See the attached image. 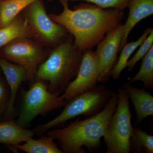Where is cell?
<instances>
[{
    "instance_id": "6da1fadb",
    "label": "cell",
    "mask_w": 153,
    "mask_h": 153,
    "mask_svg": "<svg viewBox=\"0 0 153 153\" xmlns=\"http://www.w3.org/2000/svg\"><path fill=\"white\" fill-rule=\"evenodd\" d=\"M63 12L50 17L63 26L74 38L77 49L84 52L93 47L110 31L121 24L123 10L114 8L102 9L91 4L82 3L74 10L69 9L68 0H60Z\"/></svg>"
},
{
    "instance_id": "7a4b0ae2",
    "label": "cell",
    "mask_w": 153,
    "mask_h": 153,
    "mask_svg": "<svg viewBox=\"0 0 153 153\" xmlns=\"http://www.w3.org/2000/svg\"><path fill=\"white\" fill-rule=\"evenodd\" d=\"M117 100V93L113 92L98 113L84 120H76L64 128L49 130L47 135L58 141L63 153H85L83 146L90 151L97 150L116 108Z\"/></svg>"
},
{
    "instance_id": "3957f363",
    "label": "cell",
    "mask_w": 153,
    "mask_h": 153,
    "mask_svg": "<svg viewBox=\"0 0 153 153\" xmlns=\"http://www.w3.org/2000/svg\"><path fill=\"white\" fill-rule=\"evenodd\" d=\"M83 53L74 45V38L63 39L38 66L35 79L49 82L51 92L61 93L76 76Z\"/></svg>"
},
{
    "instance_id": "277c9868",
    "label": "cell",
    "mask_w": 153,
    "mask_h": 153,
    "mask_svg": "<svg viewBox=\"0 0 153 153\" xmlns=\"http://www.w3.org/2000/svg\"><path fill=\"white\" fill-rule=\"evenodd\" d=\"M113 92L104 85H101L78 94L66 102L64 109L60 114L48 122L36 127L33 131L35 134L41 135L78 116H92L104 107Z\"/></svg>"
},
{
    "instance_id": "5b68a950",
    "label": "cell",
    "mask_w": 153,
    "mask_h": 153,
    "mask_svg": "<svg viewBox=\"0 0 153 153\" xmlns=\"http://www.w3.org/2000/svg\"><path fill=\"white\" fill-rule=\"evenodd\" d=\"M116 108L109 121L103 137L107 153H128L133 127L129 97L125 89H119Z\"/></svg>"
},
{
    "instance_id": "8992f818",
    "label": "cell",
    "mask_w": 153,
    "mask_h": 153,
    "mask_svg": "<svg viewBox=\"0 0 153 153\" xmlns=\"http://www.w3.org/2000/svg\"><path fill=\"white\" fill-rule=\"evenodd\" d=\"M61 93L59 91L51 92L44 81L36 80L23 94L17 124L27 128L38 116L63 106L66 100Z\"/></svg>"
},
{
    "instance_id": "52a82bcc",
    "label": "cell",
    "mask_w": 153,
    "mask_h": 153,
    "mask_svg": "<svg viewBox=\"0 0 153 153\" xmlns=\"http://www.w3.org/2000/svg\"><path fill=\"white\" fill-rule=\"evenodd\" d=\"M27 38L16 39L3 47L0 49V57L26 68L27 80L32 81L45 55L39 46Z\"/></svg>"
},
{
    "instance_id": "ba28073f",
    "label": "cell",
    "mask_w": 153,
    "mask_h": 153,
    "mask_svg": "<svg viewBox=\"0 0 153 153\" xmlns=\"http://www.w3.org/2000/svg\"><path fill=\"white\" fill-rule=\"evenodd\" d=\"M26 9V19L33 35L47 44L57 46L65 38L68 31L48 16L41 0L35 1Z\"/></svg>"
},
{
    "instance_id": "9c48e42d",
    "label": "cell",
    "mask_w": 153,
    "mask_h": 153,
    "mask_svg": "<svg viewBox=\"0 0 153 153\" xmlns=\"http://www.w3.org/2000/svg\"><path fill=\"white\" fill-rule=\"evenodd\" d=\"M123 30V25L121 24L108 32L97 45L95 52L98 63V82L104 83L109 80L117 62Z\"/></svg>"
},
{
    "instance_id": "30bf717a",
    "label": "cell",
    "mask_w": 153,
    "mask_h": 153,
    "mask_svg": "<svg viewBox=\"0 0 153 153\" xmlns=\"http://www.w3.org/2000/svg\"><path fill=\"white\" fill-rule=\"evenodd\" d=\"M98 79V63L95 51L88 50L83 53L76 77L69 82L62 94L66 102L76 95L95 87Z\"/></svg>"
},
{
    "instance_id": "8fae6325",
    "label": "cell",
    "mask_w": 153,
    "mask_h": 153,
    "mask_svg": "<svg viewBox=\"0 0 153 153\" xmlns=\"http://www.w3.org/2000/svg\"><path fill=\"white\" fill-rule=\"evenodd\" d=\"M0 68L4 75L10 91L8 107L3 120L14 119L17 115L15 108L17 93L22 82L27 80V71L23 66L1 57Z\"/></svg>"
},
{
    "instance_id": "7c38bea8",
    "label": "cell",
    "mask_w": 153,
    "mask_h": 153,
    "mask_svg": "<svg viewBox=\"0 0 153 153\" xmlns=\"http://www.w3.org/2000/svg\"><path fill=\"white\" fill-rule=\"evenodd\" d=\"M128 16L123 25V35L121 41L120 52L127 43L128 38L132 30L143 19L153 14V0H129Z\"/></svg>"
},
{
    "instance_id": "4fadbf2b",
    "label": "cell",
    "mask_w": 153,
    "mask_h": 153,
    "mask_svg": "<svg viewBox=\"0 0 153 153\" xmlns=\"http://www.w3.org/2000/svg\"><path fill=\"white\" fill-rule=\"evenodd\" d=\"M33 130L22 127L14 119L0 121V143L13 147L33 138Z\"/></svg>"
},
{
    "instance_id": "5bb4252c",
    "label": "cell",
    "mask_w": 153,
    "mask_h": 153,
    "mask_svg": "<svg viewBox=\"0 0 153 153\" xmlns=\"http://www.w3.org/2000/svg\"><path fill=\"white\" fill-rule=\"evenodd\" d=\"M123 88L133 104L138 123L142 122L148 117L153 116V97L150 93L128 83Z\"/></svg>"
},
{
    "instance_id": "9a60e30c",
    "label": "cell",
    "mask_w": 153,
    "mask_h": 153,
    "mask_svg": "<svg viewBox=\"0 0 153 153\" xmlns=\"http://www.w3.org/2000/svg\"><path fill=\"white\" fill-rule=\"evenodd\" d=\"M33 35L27 19L17 17L7 26L0 28V49L14 40Z\"/></svg>"
},
{
    "instance_id": "2e32d148",
    "label": "cell",
    "mask_w": 153,
    "mask_h": 153,
    "mask_svg": "<svg viewBox=\"0 0 153 153\" xmlns=\"http://www.w3.org/2000/svg\"><path fill=\"white\" fill-rule=\"evenodd\" d=\"M24 143L17 145L13 147L27 153H62L63 151L51 137L47 135L40 138L28 140Z\"/></svg>"
},
{
    "instance_id": "e0dca14e",
    "label": "cell",
    "mask_w": 153,
    "mask_h": 153,
    "mask_svg": "<svg viewBox=\"0 0 153 153\" xmlns=\"http://www.w3.org/2000/svg\"><path fill=\"white\" fill-rule=\"evenodd\" d=\"M37 0H0V28L7 26L18 14Z\"/></svg>"
},
{
    "instance_id": "ac0fdd59",
    "label": "cell",
    "mask_w": 153,
    "mask_h": 153,
    "mask_svg": "<svg viewBox=\"0 0 153 153\" xmlns=\"http://www.w3.org/2000/svg\"><path fill=\"white\" fill-rule=\"evenodd\" d=\"M152 29V28H147L137 41L127 43L121 49L120 55L111 71V76L113 79L116 80L119 78L122 71L127 67L130 57L149 36Z\"/></svg>"
},
{
    "instance_id": "d6986e66",
    "label": "cell",
    "mask_w": 153,
    "mask_h": 153,
    "mask_svg": "<svg viewBox=\"0 0 153 153\" xmlns=\"http://www.w3.org/2000/svg\"><path fill=\"white\" fill-rule=\"evenodd\" d=\"M142 59L139 71L128 83L131 84L133 82L140 81L143 83L144 88L153 89V47Z\"/></svg>"
},
{
    "instance_id": "ffe728a7",
    "label": "cell",
    "mask_w": 153,
    "mask_h": 153,
    "mask_svg": "<svg viewBox=\"0 0 153 153\" xmlns=\"http://www.w3.org/2000/svg\"><path fill=\"white\" fill-rule=\"evenodd\" d=\"M137 152L153 153V136L141 129L134 127L131 139V149Z\"/></svg>"
},
{
    "instance_id": "44dd1931",
    "label": "cell",
    "mask_w": 153,
    "mask_h": 153,
    "mask_svg": "<svg viewBox=\"0 0 153 153\" xmlns=\"http://www.w3.org/2000/svg\"><path fill=\"white\" fill-rule=\"evenodd\" d=\"M153 47V29L151 30L149 34L143 42L140 45L139 48L136 53L131 59L128 61L127 67H128L129 71H131L134 68L138 62L142 59Z\"/></svg>"
},
{
    "instance_id": "7402d4cb",
    "label": "cell",
    "mask_w": 153,
    "mask_h": 153,
    "mask_svg": "<svg viewBox=\"0 0 153 153\" xmlns=\"http://www.w3.org/2000/svg\"><path fill=\"white\" fill-rule=\"evenodd\" d=\"M70 1H85L102 9L114 8L124 10L127 7L129 0H68Z\"/></svg>"
},
{
    "instance_id": "603a6c76",
    "label": "cell",
    "mask_w": 153,
    "mask_h": 153,
    "mask_svg": "<svg viewBox=\"0 0 153 153\" xmlns=\"http://www.w3.org/2000/svg\"><path fill=\"white\" fill-rule=\"evenodd\" d=\"M10 89L6 79L0 77V121L2 120L8 107Z\"/></svg>"
}]
</instances>
